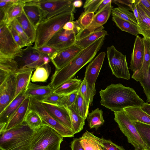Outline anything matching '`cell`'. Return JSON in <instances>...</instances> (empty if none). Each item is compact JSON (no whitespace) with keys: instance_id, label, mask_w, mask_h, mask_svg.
<instances>
[{"instance_id":"cell-48","label":"cell","mask_w":150,"mask_h":150,"mask_svg":"<svg viewBox=\"0 0 150 150\" xmlns=\"http://www.w3.org/2000/svg\"><path fill=\"white\" fill-rule=\"evenodd\" d=\"M14 39L20 49H22L27 45L15 30L10 25L8 26Z\"/></svg>"},{"instance_id":"cell-59","label":"cell","mask_w":150,"mask_h":150,"mask_svg":"<svg viewBox=\"0 0 150 150\" xmlns=\"http://www.w3.org/2000/svg\"><path fill=\"white\" fill-rule=\"evenodd\" d=\"M142 150H150L149 148H145L142 149Z\"/></svg>"},{"instance_id":"cell-34","label":"cell","mask_w":150,"mask_h":150,"mask_svg":"<svg viewBox=\"0 0 150 150\" xmlns=\"http://www.w3.org/2000/svg\"><path fill=\"white\" fill-rule=\"evenodd\" d=\"M51 71L49 64L43 65L36 68L32 74L30 81L32 82H46Z\"/></svg>"},{"instance_id":"cell-9","label":"cell","mask_w":150,"mask_h":150,"mask_svg":"<svg viewBox=\"0 0 150 150\" xmlns=\"http://www.w3.org/2000/svg\"><path fill=\"white\" fill-rule=\"evenodd\" d=\"M74 22L75 28L74 30L68 31L62 28L52 37L46 45L53 47L59 51L75 44L76 35L82 29L76 21Z\"/></svg>"},{"instance_id":"cell-40","label":"cell","mask_w":150,"mask_h":150,"mask_svg":"<svg viewBox=\"0 0 150 150\" xmlns=\"http://www.w3.org/2000/svg\"><path fill=\"white\" fill-rule=\"evenodd\" d=\"M142 139L148 147L150 146V125L133 121Z\"/></svg>"},{"instance_id":"cell-3","label":"cell","mask_w":150,"mask_h":150,"mask_svg":"<svg viewBox=\"0 0 150 150\" xmlns=\"http://www.w3.org/2000/svg\"><path fill=\"white\" fill-rule=\"evenodd\" d=\"M35 129L24 122L0 134V149L1 150H30Z\"/></svg>"},{"instance_id":"cell-22","label":"cell","mask_w":150,"mask_h":150,"mask_svg":"<svg viewBox=\"0 0 150 150\" xmlns=\"http://www.w3.org/2000/svg\"><path fill=\"white\" fill-rule=\"evenodd\" d=\"M54 91L48 84L45 86L39 85L30 82L25 91V94L27 97L33 98L39 101H42L47 96Z\"/></svg>"},{"instance_id":"cell-53","label":"cell","mask_w":150,"mask_h":150,"mask_svg":"<svg viewBox=\"0 0 150 150\" xmlns=\"http://www.w3.org/2000/svg\"><path fill=\"white\" fill-rule=\"evenodd\" d=\"M138 2L137 0H136L135 2L132 4V8L134 16L136 18L137 22L139 20V15L137 7Z\"/></svg>"},{"instance_id":"cell-39","label":"cell","mask_w":150,"mask_h":150,"mask_svg":"<svg viewBox=\"0 0 150 150\" xmlns=\"http://www.w3.org/2000/svg\"><path fill=\"white\" fill-rule=\"evenodd\" d=\"M71 106L79 115L85 120L86 119L89 113V106L79 91L76 101Z\"/></svg>"},{"instance_id":"cell-17","label":"cell","mask_w":150,"mask_h":150,"mask_svg":"<svg viewBox=\"0 0 150 150\" xmlns=\"http://www.w3.org/2000/svg\"><path fill=\"white\" fill-rule=\"evenodd\" d=\"M26 89L18 95L0 113V133L5 130L7 122L10 117L27 97L25 94Z\"/></svg>"},{"instance_id":"cell-33","label":"cell","mask_w":150,"mask_h":150,"mask_svg":"<svg viewBox=\"0 0 150 150\" xmlns=\"http://www.w3.org/2000/svg\"><path fill=\"white\" fill-rule=\"evenodd\" d=\"M103 112L101 109L97 108L92 110L91 113H88L86 119L90 129H97L103 125L105 121Z\"/></svg>"},{"instance_id":"cell-30","label":"cell","mask_w":150,"mask_h":150,"mask_svg":"<svg viewBox=\"0 0 150 150\" xmlns=\"http://www.w3.org/2000/svg\"><path fill=\"white\" fill-rule=\"evenodd\" d=\"M82 81L76 78L70 79L55 89L53 92L62 95L70 94L79 90Z\"/></svg>"},{"instance_id":"cell-47","label":"cell","mask_w":150,"mask_h":150,"mask_svg":"<svg viewBox=\"0 0 150 150\" xmlns=\"http://www.w3.org/2000/svg\"><path fill=\"white\" fill-rule=\"evenodd\" d=\"M78 93V90L65 95L63 102V106L71 107L73 106L76 101Z\"/></svg>"},{"instance_id":"cell-19","label":"cell","mask_w":150,"mask_h":150,"mask_svg":"<svg viewBox=\"0 0 150 150\" xmlns=\"http://www.w3.org/2000/svg\"><path fill=\"white\" fill-rule=\"evenodd\" d=\"M30 102L31 97H27L10 117L5 130L9 129L24 122L26 114L30 108Z\"/></svg>"},{"instance_id":"cell-2","label":"cell","mask_w":150,"mask_h":150,"mask_svg":"<svg viewBox=\"0 0 150 150\" xmlns=\"http://www.w3.org/2000/svg\"><path fill=\"white\" fill-rule=\"evenodd\" d=\"M75 9L72 3L54 13L46 15L36 28V36L33 48L46 45L67 22L73 21Z\"/></svg>"},{"instance_id":"cell-20","label":"cell","mask_w":150,"mask_h":150,"mask_svg":"<svg viewBox=\"0 0 150 150\" xmlns=\"http://www.w3.org/2000/svg\"><path fill=\"white\" fill-rule=\"evenodd\" d=\"M144 46V55L142 66L140 69L133 74L132 78L137 81L147 77L150 66V39L142 38Z\"/></svg>"},{"instance_id":"cell-24","label":"cell","mask_w":150,"mask_h":150,"mask_svg":"<svg viewBox=\"0 0 150 150\" xmlns=\"http://www.w3.org/2000/svg\"><path fill=\"white\" fill-rule=\"evenodd\" d=\"M84 150H103V139L86 131L79 138Z\"/></svg>"},{"instance_id":"cell-6","label":"cell","mask_w":150,"mask_h":150,"mask_svg":"<svg viewBox=\"0 0 150 150\" xmlns=\"http://www.w3.org/2000/svg\"><path fill=\"white\" fill-rule=\"evenodd\" d=\"M114 120L117 124L121 132L127 137L129 143L135 149L140 150L149 148L142 139L132 121L123 110L114 112Z\"/></svg>"},{"instance_id":"cell-42","label":"cell","mask_w":150,"mask_h":150,"mask_svg":"<svg viewBox=\"0 0 150 150\" xmlns=\"http://www.w3.org/2000/svg\"><path fill=\"white\" fill-rule=\"evenodd\" d=\"M65 95L58 94L53 92L45 97L41 101L52 104L63 106Z\"/></svg>"},{"instance_id":"cell-13","label":"cell","mask_w":150,"mask_h":150,"mask_svg":"<svg viewBox=\"0 0 150 150\" xmlns=\"http://www.w3.org/2000/svg\"><path fill=\"white\" fill-rule=\"evenodd\" d=\"M83 49L75 44L66 49L58 51L50 58L55 70L61 69L70 62Z\"/></svg>"},{"instance_id":"cell-32","label":"cell","mask_w":150,"mask_h":150,"mask_svg":"<svg viewBox=\"0 0 150 150\" xmlns=\"http://www.w3.org/2000/svg\"><path fill=\"white\" fill-rule=\"evenodd\" d=\"M68 110L71 120L72 130L74 134L82 130L85 125V119L79 115L72 106H64Z\"/></svg>"},{"instance_id":"cell-21","label":"cell","mask_w":150,"mask_h":150,"mask_svg":"<svg viewBox=\"0 0 150 150\" xmlns=\"http://www.w3.org/2000/svg\"><path fill=\"white\" fill-rule=\"evenodd\" d=\"M34 70L33 69H18L16 71L15 91L11 101L26 89L31 81V78Z\"/></svg>"},{"instance_id":"cell-52","label":"cell","mask_w":150,"mask_h":150,"mask_svg":"<svg viewBox=\"0 0 150 150\" xmlns=\"http://www.w3.org/2000/svg\"><path fill=\"white\" fill-rule=\"evenodd\" d=\"M63 28L68 31H72L75 28L74 22L69 21L67 22L64 26Z\"/></svg>"},{"instance_id":"cell-36","label":"cell","mask_w":150,"mask_h":150,"mask_svg":"<svg viewBox=\"0 0 150 150\" xmlns=\"http://www.w3.org/2000/svg\"><path fill=\"white\" fill-rule=\"evenodd\" d=\"M112 19L122 31L136 36L139 34L138 26L115 16H112Z\"/></svg>"},{"instance_id":"cell-10","label":"cell","mask_w":150,"mask_h":150,"mask_svg":"<svg viewBox=\"0 0 150 150\" xmlns=\"http://www.w3.org/2000/svg\"><path fill=\"white\" fill-rule=\"evenodd\" d=\"M20 49L13 39L8 26L0 24V57L13 59Z\"/></svg>"},{"instance_id":"cell-44","label":"cell","mask_w":150,"mask_h":150,"mask_svg":"<svg viewBox=\"0 0 150 150\" xmlns=\"http://www.w3.org/2000/svg\"><path fill=\"white\" fill-rule=\"evenodd\" d=\"M103 0H87L83 6L85 12L94 13L98 9Z\"/></svg>"},{"instance_id":"cell-8","label":"cell","mask_w":150,"mask_h":150,"mask_svg":"<svg viewBox=\"0 0 150 150\" xmlns=\"http://www.w3.org/2000/svg\"><path fill=\"white\" fill-rule=\"evenodd\" d=\"M107 55L112 74L117 78L129 80L130 75L126 55L117 50L113 45L107 48Z\"/></svg>"},{"instance_id":"cell-49","label":"cell","mask_w":150,"mask_h":150,"mask_svg":"<svg viewBox=\"0 0 150 150\" xmlns=\"http://www.w3.org/2000/svg\"><path fill=\"white\" fill-rule=\"evenodd\" d=\"M135 1L134 0H112V2L116 4L118 7L125 8L132 11V4Z\"/></svg>"},{"instance_id":"cell-28","label":"cell","mask_w":150,"mask_h":150,"mask_svg":"<svg viewBox=\"0 0 150 150\" xmlns=\"http://www.w3.org/2000/svg\"><path fill=\"white\" fill-rule=\"evenodd\" d=\"M137 7L139 15V20L137 22L139 34L144 38L150 39V18L138 3Z\"/></svg>"},{"instance_id":"cell-5","label":"cell","mask_w":150,"mask_h":150,"mask_svg":"<svg viewBox=\"0 0 150 150\" xmlns=\"http://www.w3.org/2000/svg\"><path fill=\"white\" fill-rule=\"evenodd\" d=\"M18 63V69H33L43 65L49 64L50 57L41 52L32 46L21 49L13 58Z\"/></svg>"},{"instance_id":"cell-1","label":"cell","mask_w":150,"mask_h":150,"mask_svg":"<svg viewBox=\"0 0 150 150\" xmlns=\"http://www.w3.org/2000/svg\"><path fill=\"white\" fill-rule=\"evenodd\" d=\"M101 105L114 112L133 106L141 107L144 103L132 88L122 84H112L99 91Z\"/></svg>"},{"instance_id":"cell-38","label":"cell","mask_w":150,"mask_h":150,"mask_svg":"<svg viewBox=\"0 0 150 150\" xmlns=\"http://www.w3.org/2000/svg\"><path fill=\"white\" fill-rule=\"evenodd\" d=\"M111 14L112 16L118 17L138 26L137 22L134 13L127 9L118 7L113 8Z\"/></svg>"},{"instance_id":"cell-58","label":"cell","mask_w":150,"mask_h":150,"mask_svg":"<svg viewBox=\"0 0 150 150\" xmlns=\"http://www.w3.org/2000/svg\"><path fill=\"white\" fill-rule=\"evenodd\" d=\"M139 4V3H138ZM143 10L149 16L150 18V12L149 11L146 9L144 6L142 4H139Z\"/></svg>"},{"instance_id":"cell-55","label":"cell","mask_w":150,"mask_h":150,"mask_svg":"<svg viewBox=\"0 0 150 150\" xmlns=\"http://www.w3.org/2000/svg\"><path fill=\"white\" fill-rule=\"evenodd\" d=\"M141 107L144 111L150 116V103L144 102Z\"/></svg>"},{"instance_id":"cell-62","label":"cell","mask_w":150,"mask_h":150,"mask_svg":"<svg viewBox=\"0 0 150 150\" xmlns=\"http://www.w3.org/2000/svg\"><path fill=\"white\" fill-rule=\"evenodd\" d=\"M149 149H150V146L149 147Z\"/></svg>"},{"instance_id":"cell-7","label":"cell","mask_w":150,"mask_h":150,"mask_svg":"<svg viewBox=\"0 0 150 150\" xmlns=\"http://www.w3.org/2000/svg\"><path fill=\"white\" fill-rule=\"evenodd\" d=\"M30 108L38 113L42 120L43 125L52 128L63 137H74L75 134L72 130L54 118L39 101L31 97Z\"/></svg>"},{"instance_id":"cell-61","label":"cell","mask_w":150,"mask_h":150,"mask_svg":"<svg viewBox=\"0 0 150 150\" xmlns=\"http://www.w3.org/2000/svg\"><path fill=\"white\" fill-rule=\"evenodd\" d=\"M134 150H139V149H135Z\"/></svg>"},{"instance_id":"cell-57","label":"cell","mask_w":150,"mask_h":150,"mask_svg":"<svg viewBox=\"0 0 150 150\" xmlns=\"http://www.w3.org/2000/svg\"><path fill=\"white\" fill-rule=\"evenodd\" d=\"M73 4L74 7L76 8L80 7L82 5V1L81 0L74 1Z\"/></svg>"},{"instance_id":"cell-54","label":"cell","mask_w":150,"mask_h":150,"mask_svg":"<svg viewBox=\"0 0 150 150\" xmlns=\"http://www.w3.org/2000/svg\"><path fill=\"white\" fill-rule=\"evenodd\" d=\"M138 3L141 4L150 12V3L146 0H137Z\"/></svg>"},{"instance_id":"cell-51","label":"cell","mask_w":150,"mask_h":150,"mask_svg":"<svg viewBox=\"0 0 150 150\" xmlns=\"http://www.w3.org/2000/svg\"><path fill=\"white\" fill-rule=\"evenodd\" d=\"M70 147L71 150H84L80 143L79 138L74 139L71 142Z\"/></svg>"},{"instance_id":"cell-12","label":"cell","mask_w":150,"mask_h":150,"mask_svg":"<svg viewBox=\"0 0 150 150\" xmlns=\"http://www.w3.org/2000/svg\"><path fill=\"white\" fill-rule=\"evenodd\" d=\"M16 72L8 76L0 83V113L9 104L14 96Z\"/></svg>"},{"instance_id":"cell-41","label":"cell","mask_w":150,"mask_h":150,"mask_svg":"<svg viewBox=\"0 0 150 150\" xmlns=\"http://www.w3.org/2000/svg\"><path fill=\"white\" fill-rule=\"evenodd\" d=\"M94 15L93 12L86 13L83 12L76 21L81 28L84 29L88 26L91 23Z\"/></svg>"},{"instance_id":"cell-23","label":"cell","mask_w":150,"mask_h":150,"mask_svg":"<svg viewBox=\"0 0 150 150\" xmlns=\"http://www.w3.org/2000/svg\"><path fill=\"white\" fill-rule=\"evenodd\" d=\"M37 2L45 15L55 13L73 3L72 0H37ZM44 16V17H45Z\"/></svg>"},{"instance_id":"cell-43","label":"cell","mask_w":150,"mask_h":150,"mask_svg":"<svg viewBox=\"0 0 150 150\" xmlns=\"http://www.w3.org/2000/svg\"><path fill=\"white\" fill-rule=\"evenodd\" d=\"M10 25L15 30L21 37L25 42L27 47L31 46L32 45L33 43L31 42L25 33L16 18L11 23Z\"/></svg>"},{"instance_id":"cell-56","label":"cell","mask_w":150,"mask_h":150,"mask_svg":"<svg viewBox=\"0 0 150 150\" xmlns=\"http://www.w3.org/2000/svg\"><path fill=\"white\" fill-rule=\"evenodd\" d=\"M112 0H103L100 5L97 11H99L101 10L108 4L112 2Z\"/></svg>"},{"instance_id":"cell-37","label":"cell","mask_w":150,"mask_h":150,"mask_svg":"<svg viewBox=\"0 0 150 150\" xmlns=\"http://www.w3.org/2000/svg\"><path fill=\"white\" fill-rule=\"evenodd\" d=\"M24 122L30 128L35 130L43 125L42 120L38 113L30 108L26 114Z\"/></svg>"},{"instance_id":"cell-60","label":"cell","mask_w":150,"mask_h":150,"mask_svg":"<svg viewBox=\"0 0 150 150\" xmlns=\"http://www.w3.org/2000/svg\"><path fill=\"white\" fill-rule=\"evenodd\" d=\"M147 1L150 3V0H147Z\"/></svg>"},{"instance_id":"cell-27","label":"cell","mask_w":150,"mask_h":150,"mask_svg":"<svg viewBox=\"0 0 150 150\" xmlns=\"http://www.w3.org/2000/svg\"><path fill=\"white\" fill-rule=\"evenodd\" d=\"M123 110L132 121L150 125V116L144 111L141 107H130L124 108Z\"/></svg>"},{"instance_id":"cell-18","label":"cell","mask_w":150,"mask_h":150,"mask_svg":"<svg viewBox=\"0 0 150 150\" xmlns=\"http://www.w3.org/2000/svg\"><path fill=\"white\" fill-rule=\"evenodd\" d=\"M23 10L36 29L38 26L45 16L44 12L38 4L37 0H27L23 7Z\"/></svg>"},{"instance_id":"cell-15","label":"cell","mask_w":150,"mask_h":150,"mask_svg":"<svg viewBox=\"0 0 150 150\" xmlns=\"http://www.w3.org/2000/svg\"><path fill=\"white\" fill-rule=\"evenodd\" d=\"M40 102L46 110L54 118L72 130L70 115L68 110L65 107L45 102Z\"/></svg>"},{"instance_id":"cell-35","label":"cell","mask_w":150,"mask_h":150,"mask_svg":"<svg viewBox=\"0 0 150 150\" xmlns=\"http://www.w3.org/2000/svg\"><path fill=\"white\" fill-rule=\"evenodd\" d=\"M78 91L86 101L87 104L88 106L91 105L92 103L94 96L96 93V87L90 86L84 78Z\"/></svg>"},{"instance_id":"cell-25","label":"cell","mask_w":150,"mask_h":150,"mask_svg":"<svg viewBox=\"0 0 150 150\" xmlns=\"http://www.w3.org/2000/svg\"><path fill=\"white\" fill-rule=\"evenodd\" d=\"M27 0H19L7 9L0 24L4 23L8 26L12 21L19 17L23 11V7Z\"/></svg>"},{"instance_id":"cell-46","label":"cell","mask_w":150,"mask_h":150,"mask_svg":"<svg viewBox=\"0 0 150 150\" xmlns=\"http://www.w3.org/2000/svg\"><path fill=\"white\" fill-rule=\"evenodd\" d=\"M103 139V150H125L122 146L118 145L110 140L102 138Z\"/></svg>"},{"instance_id":"cell-14","label":"cell","mask_w":150,"mask_h":150,"mask_svg":"<svg viewBox=\"0 0 150 150\" xmlns=\"http://www.w3.org/2000/svg\"><path fill=\"white\" fill-rule=\"evenodd\" d=\"M104 52H101L93 59L86 67L85 78L88 84L95 87V83L99 74L105 56Z\"/></svg>"},{"instance_id":"cell-50","label":"cell","mask_w":150,"mask_h":150,"mask_svg":"<svg viewBox=\"0 0 150 150\" xmlns=\"http://www.w3.org/2000/svg\"><path fill=\"white\" fill-rule=\"evenodd\" d=\"M35 49L39 52L47 55L50 58L58 52L53 47L46 45Z\"/></svg>"},{"instance_id":"cell-31","label":"cell","mask_w":150,"mask_h":150,"mask_svg":"<svg viewBox=\"0 0 150 150\" xmlns=\"http://www.w3.org/2000/svg\"><path fill=\"white\" fill-rule=\"evenodd\" d=\"M108 35L107 31L101 29L88 34L85 37L76 41L75 44L84 49L96 41L103 36Z\"/></svg>"},{"instance_id":"cell-4","label":"cell","mask_w":150,"mask_h":150,"mask_svg":"<svg viewBox=\"0 0 150 150\" xmlns=\"http://www.w3.org/2000/svg\"><path fill=\"white\" fill-rule=\"evenodd\" d=\"M63 138L54 129L43 125L35 129L30 150H60Z\"/></svg>"},{"instance_id":"cell-26","label":"cell","mask_w":150,"mask_h":150,"mask_svg":"<svg viewBox=\"0 0 150 150\" xmlns=\"http://www.w3.org/2000/svg\"><path fill=\"white\" fill-rule=\"evenodd\" d=\"M18 69V64L13 59L0 57V83Z\"/></svg>"},{"instance_id":"cell-29","label":"cell","mask_w":150,"mask_h":150,"mask_svg":"<svg viewBox=\"0 0 150 150\" xmlns=\"http://www.w3.org/2000/svg\"><path fill=\"white\" fill-rule=\"evenodd\" d=\"M16 19L31 42L32 43H35L36 36V29L28 18L23 10L21 15Z\"/></svg>"},{"instance_id":"cell-45","label":"cell","mask_w":150,"mask_h":150,"mask_svg":"<svg viewBox=\"0 0 150 150\" xmlns=\"http://www.w3.org/2000/svg\"><path fill=\"white\" fill-rule=\"evenodd\" d=\"M143 87L146 97V101L150 103V66L148 75L147 77L139 81Z\"/></svg>"},{"instance_id":"cell-16","label":"cell","mask_w":150,"mask_h":150,"mask_svg":"<svg viewBox=\"0 0 150 150\" xmlns=\"http://www.w3.org/2000/svg\"><path fill=\"white\" fill-rule=\"evenodd\" d=\"M144 46L142 38L138 35L134 40L131 60L129 69L133 72V74L139 71L141 68L143 62L144 55Z\"/></svg>"},{"instance_id":"cell-11","label":"cell","mask_w":150,"mask_h":150,"mask_svg":"<svg viewBox=\"0 0 150 150\" xmlns=\"http://www.w3.org/2000/svg\"><path fill=\"white\" fill-rule=\"evenodd\" d=\"M112 3L108 4L99 11H97L91 24L76 35V40L81 39L97 30L104 28L103 25L107 22L113 8Z\"/></svg>"}]
</instances>
